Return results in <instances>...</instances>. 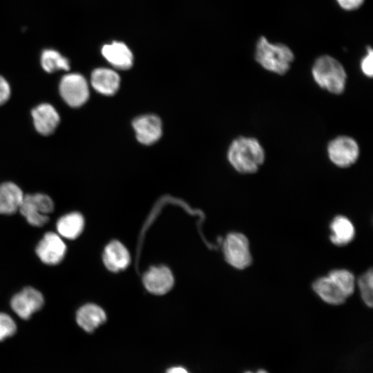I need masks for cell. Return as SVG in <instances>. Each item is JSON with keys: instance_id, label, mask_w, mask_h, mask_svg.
I'll return each mask as SVG.
<instances>
[{"instance_id": "1", "label": "cell", "mask_w": 373, "mask_h": 373, "mask_svg": "<svg viewBox=\"0 0 373 373\" xmlns=\"http://www.w3.org/2000/svg\"><path fill=\"white\" fill-rule=\"evenodd\" d=\"M227 157L236 171L243 174H251L264 163L265 153L257 139L240 136L230 144Z\"/></svg>"}, {"instance_id": "2", "label": "cell", "mask_w": 373, "mask_h": 373, "mask_svg": "<svg viewBox=\"0 0 373 373\" xmlns=\"http://www.w3.org/2000/svg\"><path fill=\"white\" fill-rule=\"evenodd\" d=\"M254 57L256 61L266 70L285 75L294 61V54L287 45L271 42L262 36L256 41Z\"/></svg>"}, {"instance_id": "3", "label": "cell", "mask_w": 373, "mask_h": 373, "mask_svg": "<svg viewBox=\"0 0 373 373\" xmlns=\"http://www.w3.org/2000/svg\"><path fill=\"white\" fill-rule=\"evenodd\" d=\"M312 75L318 86L329 93L340 95L344 92L347 73L334 57L328 55L318 57L312 65Z\"/></svg>"}, {"instance_id": "4", "label": "cell", "mask_w": 373, "mask_h": 373, "mask_svg": "<svg viewBox=\"0 0 373 373\" xmlns=\"http://www.w3.org/2000/svg\"><path fill=\"white\" fill-rule=\"evenodd\" d=\"M52 200L44 193L24 195L20 213L34 227H42L48 220V214L53 211Z\"/></svg>"}, {"instance_id": "5", "label": "cell", "mask_w": 373, "mask_h": 373, "mask_svg": "<svg viewBox=\"0 0 373 373\" xmlns=\"http://www.w3.org/2000/svg\"><path fill=\"white\" fill-rule=\"evenodd\" d=\"M223 253L226 261L236 269H244L252 262L249 240L241 233L233 232L227 236Z\"/></svg>"}, {"instance_id": "6", "label": "cell", "mask_w": 373, "mask_h": 373, "mask_svg": "<svg viewBox=\"0 0 373 373\" xmlns=\"http://www.w3.org/2000/svg\"><path fill=\"white\" fill-rule=\"evenodd\" d=\"M59 90L64 102L74 108L84 104L89 97L87 81L78 73H70L64 75L59 82Z\"/></svg>"}, {"instance_id": "7", "label": "cell", "mask_w": 373, "mask_h": 373, "mask_svg": "<svg viewBox=\"0 0 373 373\" xmlns=\"http://www.w3.org/2000/svg\"><path fill=\"white\" fill-rule=\"evenodd\" d=\"M327 151L330 161L341 168L352 166L359 156L358 143L347 135H341L332 140L328 143Z\"/></svg>"}, {"instance_id": "8", "label": "cell", "mask_w": 373, "mask_h": 373, "mask_svg": "<svg viewBox=\"0 0 373 373\" xmlns=\"http://www.w3.org/2000/svg\"><path fill=\"white\" fill-rule=\"evenodd\" d=\"M44 303L42 294L36 289L28 287L15 294L11 300L12 310L22 319H28L39 310Z\"/></svg>"}, {"instance_id": "9", "label": "cell", "mask_w": 373, "mask_h": 373, "mask_svg": "<svg viewBox=\"0 0 373 373\" xmlns=\"http://www.w3.org/2000/svg\"><path fill=\"white\" fill-rule=\"evenodd\" d=\"M35 251L44 263L55 265L64 258L66 246L60 236L53 232H48L39 242Z\"/></svg>"}, {"instance_id": "10", "label": "cell", "mask_w": 373, "mask_h": 373, "mask_svg": "<svg viewBox=\"0 0 373 373\" xmlns=\"http://www.w3.org/2000/svg\"><path fill=\"white\" fill-rule=\"evenodd\" d=\"M173 276L165 266L151 267L143 276L145 288L151 293L161 295L168 292L173 287Z\"/></svg>"}, {"instance_id": "11", "label": "cell", "mask_w": 373, "mask_h": 373, "mask_svg": "<svg viewBox=\"0 0 373 373\" xmlns=\"http://www.w3.org/2000/svg\"><path fill=\"white\" fill-rule=\"evenodd\" d=\"M137 140L144 144L157 142L162 135V122L154 115H145L135 118L133 122Z\"/></svg>"}, {"instance_id": "12", "label": "cell", "mask_w": 373, "mask_h": 373, "mask_svg": "<svg viewBox=\"0 0 373 373\" xmlns=\"http://www.w3.org/2000/svg\"><path fill=\"white\" fill-rule=\"evenodd\" d=\"M31 114L36 131L43 135L52 134L60 121L59 113L56 109L47 103L41 104L36 106L32 109Z\"/></svg>"}, {"instance_id": "13", "label": "cell", "mask_w": 373, "mask_h": 373, "mask_svg": "<svg viewBox=\"0 0 373 373\" xmlns=\"http://www.w3.org/2000/svg\"><path fill=\"white\" fill-rule=\"evenodd\" d=\"M103 57L114 67L126 70L133 65V57L128 46L120 41H113L102 48Z\"/></svg>"}, {"instance_id": "14", "label": "cell", "mask_w": 373, "mask_h": 373, "mask_svg": "<svg viewBox=\"0 0 373 373\" xmlns=\"http://www.w3.org/2000/svg\"><path fill=\"white\" fill-rule=\"evenodd\" d=\"M119 82L118 74L110 68H95L90 75V83L93 88L105 95L115 94L119 88Z\"/></svg>"}, {"instance_id": "15", "label": "cell", "mask_w": 373, "mask_h": 373, "mask_svg": "<svg viewBox=\"0 0 373 373\" xmlns=\"http://www.w3.org/2000/svg\"><path fill=\"white\" fill-rule=\"evenodd\" d=\"M130 254L119 241H112L106 247L103 261L106 267L113 272L124 269L130 263Z\"/></svg>"}, {"instance_id": "16", "label": "cell", "mask_w": 373, "mask_h": 373, "mask_svg": "<svg viewBox=\"0 0 373 373\" xmlns=\"http://www.w3.org/2000/svg\"><path fill=\"white\" fill-rule=\"evenodd\" d=\"M24 198L23 191L11 182L0 184V213L12 214L18 211Z\"/></svg>"}, {"instance_id": "17", "label": "cell", "mask_w": 373, "mask_h": 373, "mask_svg": "<svg viewBox=\"0 0 373 373\" xmlns=\"http://www.w3.org/2000/svg\"><path fill=\"white\" fill-rule=\"evenodd\" d=\"M312 289L327 304L341 305L347 298L341 289L328 276L317 278L312 284Z\"/></svg>"}, {"instance_id": "18", "label": "cell", "mask_w": 373, "mask_h": 373, "mask_svg": "<svg viewBox=\"0 0 373 373\" xmlns=\"http://www.w3.org/2000/svg\"><path fill=\"white\" fill-rule=\"evenodd\" d=\"M106 320L104 311L98 305L92 303L81 307L76 315L77 324L87 332H93Z\"/></svg>"}, {"instance_id": "19", "label": "cell", "mask_w": 373, "mask_h": 373, "mask_svg": "<svg viewBox=\"0 0 373 373\" xmlns=\"http://www.w3.org/2000/svg\"><path fill=\"white\" fill-rule=\"evenodd\" d=\"M329 229L331 242L338 246L350 243L355 236V229L352 222L344 216H337L332 220Z\"/></svg>"}, {"instance_id": "20", "label": "cell", "mask_w": 373, "mask_h": 373, "mask_svg": "<svg viewBox=\"0 0 373 373\" xmlns=\"http://www.w3.org/2000/svg\"><path fill=\"white\" fill-rule=\"evenodd\" d=\"M84 227L83 216L78 212H72L61 217L57 222L59 234L67 239L77 238Z\"/></svg>"}, {"instance_id": "21", "label": "cell", "mask_w": 373, "mask_h": 373, "mask_svg": "<svg viewBox=\"0 0 373 373\" xmlns=\"http://www.w3.org/2000/svg\"><path fill=\"white\" fill-rule=\"evenodd\" d=\"M40 64L43 70L48 73L58 70L68 71L70 68L69 59L53 48H46L41 50Z\"/></svg>"}, {"instance_id": "22", "label": "cell", "mask_w": 373, "mask_h": 373, "mask_svg": "<svg viewBox=\"0 0 373 373\" xmlns=\"http://www.w3.org/2000/svg\"><path fill=\"white\" fill-rule=\"evenodd\" d=\"M328 276L338 285L347 298L354 291L355 278L352 273L346 269H334Z\"/></svg>"}, {"instance_id": "23", "label": "cell", "mask_w": 373, "mask_h": 373, "mask_svg": "<svg viewBox=\"0 0 373 373\" xmlns=\"http://www.w3.org/2000/svg\"><path fill=\"white\" fill-rule=\"evenodd\" d=\"M358 286L361 298L364 303L370 307L373 304V271L368 269L358 279Z\"/></svg>"}, {"instance_id": "24", "label": "cell", "mask_w": 373, "mask_h": 373, "mask_svg": "<svg viewBox=\"0 0 373 373\" xmlns=\"http://www.w3.org/2000/svg\"><path fill=\"white\" fill-rule=\"evenodd\" d=\"M17 330L13 319L5 313H0V341L12 336Z\"/></svg>"}, {"instance_id": "25", "label": "cell", "mask_w": 373, "mask_h": 373, "mask_svg": "<svg viewBox=\"0 0 373 373\" xmlns=\"http://www.w3.org/2000/svg\"><path fill=\"white\" fill-rule=\"evenodd\" d=\"M373 52L370 46L366 48L365 54L360 61V68L362 73L370 78L373 75Z\"/></svg>"}, {"instance_id": "26", "label": "cell", "mask_w": 373, "mask_h": 373, "mask_svg": "<svg viewBox=\"0 0 373 373\" xmlns=\"http://www.w3.org/2000/svg\"><path fill=\"white\" fill-rule=\"evenodd\" d=\"M10 86L4 77L0 75V106L4 104L10 98Z\"/></svg>"}, {"instance_id": "27", "label": "cell", "mask_w": 373, "mask_h": 373, "mask_svg": "<svg viewBox=\"0 0 373 373\" xmlns=\"http://www.w3.org/2000/svg\"><path fill=\"white\" fill-rule=\"evenodd\" d=\"M337 4L344 10L353 11L359 8L365 0H335Z\"/></svg>"}, {"instance_id": "28", "label": "cell", "mask_w": 373, "mask_h": 373, "mask_svg": "<svg viewBox=\"0 0 373 373\" xmlns=\"http://www.w3.org/2000/svg\"><path fill=\"white\" fill-rule=\"evenodd\" d=\"M165 373H190L185 367L180 365L169 367Z\"/></svg>"}, {"instance_id": "29", "label": "cell", "mask_w": 373, "mask_h": 373, "mask_svg": "<svg viewBox=\"0 0 373 373\" xmlns=\"http://www.w3.org/2000/svg\"><path fill=\"white\" fill-rule=\"evenodd\" d=\"M245 373H253L251 372H246ZM256 373H268L267 372H266L265 370H258Z\"/></svg>"}]
</instances>
